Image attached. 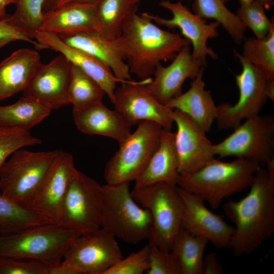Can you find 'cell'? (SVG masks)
<instances>
[{
  "instance_id": "ba28073f",
  "label": "cell",
  "mask_w": 274,
  "mask_h": 274,
  "mask_svg": "<svg viewBox=\"0 0 274 274\" xmlns=\"http://www.w3.org/2000/svg\"><path fill=\"white\" fill-rule=\"evenodd\" d=\"M163 129L152 121L140 122L134 132L119 144L118 150L106 163L104 176L107 184L135 181L157 148Z\"/></svg>"
},
{
  "instance_id": "f1b7e54d",
  "label": "cell",
  "mask_w": 274,
  "mask_h": 274,
  "mask_svg": "<svg viewBox=\"0 0 274 274\" xmlns=\"http://www.w3.org/2000/svg\"><path fill=\"white\" fill-rule=\"evenodd\" d=\"M208 243L181 228L170 249L179 261L181 274H202L203 253Z\"/></svg>"
},
{
  "instance_id": "4fadbf2b",
  "label": "cell",
  "mask_w": 274,
  "mask_h": 274,
  "mask_svg": "<svg viewBox=\"0 0 274 274\" xmlns=\"http://www.w3.org/2000/svg\"><path fill=\"white\" fill-rule=\"evenodd\" d=\"M151 79L121 82L115 91L114 109L131 126L149 121L171 130L173 109L158 101L146 88L145 85Z\"/></svg>"
},
{
  "instance_id": "e0dca14e",
  "label": "cell",
  "mask_w": 274,
  "mask_h": 274,
  "mask_svg": "<svg viewBox=\"0 0 274 274\" xmlns=\"http://www.w3.org/2000/svg\"><path fill=\"white\" fill-rule=\"evenodd\" d=\"M177 187L184 205L182 228L207 239L218 249L230 248L234 227L209 210L200 196Z\"/></svg>"
},
{
  "instance_id": "4316f807",
  "label": "cell",
  "mask_w": 274,
  "mask_h": 274,
  "mask_svg": "<svg viewBox=\"0 0 274 274\" xmlns=\"http://www.w3.org/2000/svg\"><path fill=\"white\" fill-rule=\"evenodd\" d=\"M52 110L39 100L22 95L13 104L0 106V125L29 130L47 117Z\"/></svg>"
},
{
  "instance_id": "7402d4cb",
  "label": "cell",
  "mask_w": 274,
  "mask_h": 274,
  "mask_svg": "<svg viewBox=\"0 0 274 274\" xmlns=\"http://www.w3.org/2000/svg\"><path fill=\"white\" fill-rule=\"evenodd\" d=\"M72 115L77 128L84 134L110 138L120 144L131 132V126L102 102L73 110Z\"/></svg>"
},
{
  "instance_id": "8fae6325",
  "label": "cell",
  "mask_w": 274,
  "mask_h": 274,
  "mask_svg": "<svg viewBox=\"0 0 274 274\" xmlns=\"http://www.w3.org/2000/svg\"><path fill=\"white\" fill-rule=\"evenodd\" d=\"M239 59L242 71L235 76L239 91L237 101L232 105L228 102L217 106L218 129H234L242 121L259 114L266 102V79L262 74L243 56L234 50Z\"/></svg>"
},
{
  "instance_id": "60d3db41",
  "label": "cell",
  "mask_w": 274,
  "mask_h": 274,
  "mask_svg": "<svg viewBox=\"0 0 274 274\" xmlns=\"http://www.w3.org/2000/svg\"><path fill=\"white\" fill-rule=\"evenodd\" d=\"M223 266L217 258L215 253H211L203 258L202 262V274H223Z\"/></svg>"
},
{
  "instance_id": "7a4b0ae2",
  "label": "cell",
  "mask_w": 274,
  "mask_h": 274,
  "mask_svg": "<svg viewBox=\"0 0 274 274\" xmlns=\"http://www.w3.org/2000/svg\"><path fill=\"white\" fill-rule=\"evenodd\" d=\"M130 72L141 80L151 78L161 61L172 60L189 40L160 28L143 13L133 12L116 39Z\"/></svg>"
},
{
  "instance_id": "277c9868",
  "label": "cell",
  "mask_w": 274,
  "mask_h": 274,
  "mask_svg": "<svg viewBox=\"0 0 274 274\" xmlns=\"http://www.w3.org/2000/svg\"><path fill=\"white\" fill-rule=\"evenodd\" d=\"M81 234L56 224H42L0 234V257L41 261L48 266L60 262L73 241Z\"/></svg>"
},
{
  "instance_id": "2e32d148",
  "label": "cell",
  "mask_w": 274,
  "mask_h": 274,
  "mask_svg": "<svg viewBox=\"0 0 274 274\" xmlns=\"http://www.w3.org/2000/svg\"><path fill=\"white\" fill-rule=\"evenodd\" d=\"M172 116L177 126L174 142L179 173H193L215 158L213 144L207 132L188 115L174 109Z\"/></svg>"
},
{
  "instance_id": "9c48e42d",
  "label": "cell",
  "mask_w": 274,
  "mask_h": 274,
  "mask_svg": "<svg viewBox=\"0 0 274 274\" xmlns=\"http://www.w3.org/2000/svg\"><path fill=\"white\" fill-rule=\"evenodd\" d=\"M102 185L78 170L73 176L63 201L60 225L81 234L101 227Z\"/></svg>"
},
{
  "instance_id": "3957f363",
  "label": "cell",
  "mask_w": 274,
  "mask_h": 274,
  "mask_svg": "<svg viewBox=\"0 0 274 274\" xmlns=\"http://www.w3.org/2000/svg\"><path fill=\"white\" fill-rule=\"evenodd\" d=\"M260 166L244 158L224 162L215 157L196 171L181 175L177 186L216 209L224 198L249 187Z\"/></svg>"
},
{
  "instance_id": "74e56055",
  "label": "cell",
  "mask_w": 274,
  "mask_h": 274,
  "mask_svg": "<svg viewBox=\"0 0 274 274\" xmlns=\"http://www.w3.org/2000/svg\"><path fill=\"white\" fill-rule=\"evenodd\" d=\"M149 267L147 274H181L179 261L170 251H163L149 243Z\"/></svg>"
},
{
  "instance_id": "1f68e13d",
  "label": "cell",
  "mask_w": 274,
  "mask_h": 274,
  "mask_svg": "<svg viewBox=\"0 0 274 274\" xmlns=\"http://www.w3.org/2000/svg\"><path fill=\"white\" fill-rule=\"evenodd\" d=\"M241 55L266 80L274 78V24L264 38L246 39Z\"/></svg>"
},
{
  "instance_id": "30bf717a",
  "label": "cell",
  "mask_w": 274,
  "mask_h": 274,
  "mask_svg": "<svg viewBox=\"0 0 274 274\" xmlns=\"http://www.w3.org/2000/svg\"><path fill=\"white\" fill-rule=\"evenodd\" d=\"M274 118L259 114L246 119L221 142L213 144L215 156H235L263 166L273 158Z\"/></svg>"
},
{
  "instance_id": "d4e9b609",
  "label": "cell",
  "mask_w": 274,
  "mask_h": 274,
  "mask_svg": "<svg viewBox=\"0 0 274 274\" xmlns=\"http://www.w3.org/2000/svg\"><path fill=\"white\" fill-rule=\"evenodd\" d=\"M94 29L98 30L95 6L71 3L44 12L40 30L58 35Z\"/></svg>"
},
{
  "instance_id": "9a60e30c",
  "label": "cell",
  "mask_w": 274,
  "mask_h": 274,
  "mask_svg": "<svg viewBox=\"0 0 274 274\" xmlns=\"http://www.w3.org/2000/svg\"><path fill=\"white\" fill-rule=\"evenodd\" d=\"M159 5L169 11L171 18H165L159 15L144 12L143 14L158 26L169 29L179 28L184 38L189 40L192 45V54L196 59L207 63V56L217 58L214 50L207 45L208 41L219 36L218 27L220 25L217 21L207 23L204 19L193 13L182 3H172L168 0L161 1Z\"/></svg>"
},
{
  "instance_id": "d6986e66",
  "label": "cell",
  "mask_w": 274,
  "mask_h": 274,
  "mask_svg": "<svg viewBox=\"0 0 274 274\" xmlns=\"http://www.w3.org/2000/svg\"><path fill=\"white\" fill-rule=\"evenodd\" d=\"M71 62L60 54L37 68L23 95L34 97L52 110L69 105Z\"/></svg>"
},
{
  "instance_id": "8992f818",
  "label": "cell",
  "mask_w": 274,
  "mask_h": 274,
  "mask_svg": "<svg viewBox=\"0 0 274 274\" xmlns=\"http://www.w3.org/2000/svg\"><path fill=\"white\" fill-rule=\"evenodd\" d=\"M56 150L14 152L0 169V191L3 196L28 209L55 157Z\"/></svg>"
},
{
  "instance_id": "c3c4849f",
  "label": "cell",
  "mask_w": 274,
  "mask_h": 274,
  "mask_svg": "<svg viewBox=\"0 0 274 274\" xmlns=\"http://www.w3.org/2000/svg\"><path fill=\"white\" fill-rule=\"evenodd\" d=\"M240 2V4H249L254 0H238Z\"/></svg>"
},
{
  "instance_id": "ac0fdd59",
  "label": "cell",
  "mask_w": 274,
  "mask_h": 274,
  "mask_svg": "<svg viewBox=\"0 0 274 274\" xmlns=\"http://www.w3.org/2000/svg\"><path fill=\"white\" fill-rule=\"evenodd\" d=\"M206 65L207 63L193 57L190 45L186 46L168 65L159 64L153 73L154 78L145 87L158 101L166 105L182 93L185 81L195 79Z\"/></svg>"
},
{
  "instance_id": "5b68a950",
  "label": "cell",
  "mask_w": 274,
  "mask_h": 274,
  "mask_svg": "<svg viewBox=\"0 0 274 274\" xmlns=\"http://www.w3.org/2000/svg\"><path fill=\"white\" fill-rule=\"evenodd\" d=\"M129 183L102 185L101 227L116 238L138 244L151 236L152 218L150 211L133 199Z\"/></svg>"
},
{
  "instance_id": "44dd1931",
  "label": "cell",
  "mask_w": 274,
  "mask_h": 274,
  "mask_svg": "<svg viewBox=\"0 0 274 274\" xmlns=\"http://www.w3.org/2000/svg\"><path fill=\"white\" fill-rule=\"evenodd\" d=\"M35 40L39 45V49H50L59 52L94 79L113 102L117 83L120 82L109 67L95 57L66 45L56 34L39 30Z\"/></svg>"
},
{
  "instance_id": "ffe728a7",
  "label": "cell",
  "mask_w": 274,
  "mask_h": 274,
  "mask_svg": "<svg viewBox=\"0 0 274 274\" xmlns=\"http://www.w3.org/2000/svg\"><path fill=\"white\" fill-rule=\"evenodd\" d=\"M56 35L66 45L107 65L120 83L131 80L129 66L116 40L106 38L96 29Z\"/></svg>"
},
{
  "instance_id": "cb8c5ba5",
  "label": "cell",
  "mask_w": 274,
  "mask_h": 274,
  "mask_svg": "<svg viewBox=\"0 0 274 274\" xmlns=\"http://www.w3.org/2000/svg\"><path fill=\"white\" fill-rule=\"evenodd\" d=\"M174 136V132L163 129L157 148L143 172L134 181V188L160 182L177 186L180 175Z\"/></svg>"
},
{
  "instance_id": "6da1fadb",
  "label": "cell",
  "mask_w": 274,
  "mask_h": 274,
  "mask_svg": "<svg viewBox=\"0 0 274 274\" xmlns=\"http://www.w3.org/2000/svg\"><path fill=\"white\" fill-rule=\"evenodd\" d=\"M244 197L223 206L235 224L230 248L236 256L253 253L274 232V158L259 167Z\"/></svg>"
},
{
  "instance_id": "836d02e7",
  "label": "cell",
  "mask_w": 274,
  "mask_h": 274,
  "mask_svg": "<svg viewBox=\"0 0 274 274\" xmlns=\"http://www.w3.org/2000/svg\"><path fill=\"white\" fill-rule=\"evenodd\" d=\"M45 0H12L16 6L11 15L13 24L32 40L40 30L43 17Z\"/></svg>"
},
{
  "instance_id": "bcb514c9",
  "label": "cell",
  "mask_w": 274,
  "mask_h": 274,
  "mask_svg": "<svg viewBox=\"0 0 274 274\" xmlns=\"http://www.w3.org/2000/svg\"><path fill=\"white\" fill-rule=\"evenodd\" d=\"M264 6L265 9H268L273 6L274 2L272 0H258Z\"/></svg>"
},
{
  "instance_id": "7bdbcfd3",
  "label": "cell",
  "mask_w": 274,
  "mask_h": 274,
  "mask_svg": "<svg viewBox=\"0 0 274 274\" xmlns=\"http://www.w3.org/2000/svg\"><path fill=\"white\" fill-rule=\"evenodd\" d=\"M46 274H82V273L78 269L62 260L54 265L48 266Z\"/></svg>"
},
{
  "instance_id": "5bb4252c",
  "label": "cell",
  "mask_w": 274,
  "mask_h": 274,
  "mask_svg": "<svg viewBox=\"0 0 274 274\" xmlns=\"http://www.w3.org/2000/svg\"><path fill=\"white\" fill-rule=\"evenodd\" d=\"M122 257L116 238L101 227L76 238L64 253L62 260L82 274H104Z\"/></svg>"
},
{
  "instance_id": "b9f144b4",
  "label": "cell",
  "mask_w": 274,
  "mask_h": 274,
  "mask_svg": "<svg viewBox=\"0 0 274 274\" xmlns=\"http://www.w3.org/2000/svg\"><path fill=\"white\" fill-rule=\"evenodd\" d=\"M98 0H45L43 12H49L71 3H83L91 5L96 4Z\"/></svg>"
},
{
  "instance_id": "8d00e7d4",
  "label": "cell",
  "mask_w": 274,
  "mask_h": 274,
  "mask_svg": "<svg viewBox=\"0 0 274 274\" xmlns=\"http://www.w3.org/2000/svg\"><path fill=\"white\" fill-rule=\"evenodd\" d=\"M150 245L149 243L136 252L123 257L104 274H143L149 267Z\"/></svg>"
},
{
  "instance_id": "e575fe53",
  "label": "cell",
  "mask_w": 274,
  "mask_h": 274,
  "mask_svg": "<svg viewBox=\"0 0 274 274\" xmlns=\"http://www.w3.org/2000/svg\"><path fill=\"white\" fill-rule=\"evenodd\" d=\"M265 8L258 0L247 4H241L236 16L244 25L249 28L257 39H263L268 34L274 24L273 19L269 20Z\"/></svg>"
},
{
  "instance_id": "ee69618b",
  "label": "cell",
  "mask_w": 274,
  "mask_h": 274,
  "mask_svg": "<svg viewBox=\"0 0 274 274\" xmlns=\"http://www.w3.org/2000/svg\"><path fill=\"white\" fill-rule=\"evenodd\" d=\"M265 92L267 99L272 101L274 100V78L266 80Z\"/></svg>"
},
{
  "instance_id": "4dcf8cb0",
  "label": "cell",
  "mask_w": 274,
  "mask_h": 274,
  "mask_svg": "<svg viewBox=\"0 0 274 274\" xmlns=\"http://www.w3.org/2000/svg\"><path fill=\"white\" fill-rule=\"evenodd\" d=\"M71 64L68 99L73 110L102 102L106 95L102 87L81 68Z\"/></svg>"
},
{
  "instance_id": "d590c367",
  "label": "cell",
  "mask_w": 274,
  "mask_h": 274,
  "mask_svg": "<svg viewBox=\"0 0 274 274\" xmlns=\"http://www.w3.org/2000/svg\"><path fill=\"white\" fill-rule=\"evenodd\" d=\"M42 141L29 130L0 125V169L16 151L27 146L40 145Z\"/></svg>"
},
{
  "instance_id": "484cf974",
  "label": "cell",
  "mask_w": 274,
  "mask_h": 274,
  "mask_svg": "<svg viewBox=\"0 0 274 274\" xmlns=\"http://www.w3.org/2000/svg\"><path fill=\"white\" fill-rule=\"evenodd\" d=\"M203 72L193 80L187 91L170 99L166 106L185 113L208 132L216 119L217 106L211 92L205 89Z\"/></svg>"
},
{
  "instance_id": "83f0119b",
  "label": "cell",
  "mask_w": 274,
  "mask_h": 274,
  "mask_svg": "<svg viewBox=\"0 0 274 274\" xmlns=\"http://www.w3.org/2000/svg\"><path fill=\"white\" fill-rule=\"evenodd\" d=\"M140 0H98L95 4L98 31L106 38L116 40L126 19L136 10Z\"/></svg>"
},
{
  "instance_id": "7c38bea8",
  "label": "cell",
  "mask_w": 274,
  "mask_h": 274,
  "mask_svg": "<svg viewBox=\"0 0 274 274\" xmlns=\"http://www.w3.org/2000/svg\"><path fill=\"white\" fill-rule=\"evenodd\" d=\"M77 170L71 154L56 150L51 166L29 208L43 224L60 225L63 201Z\"/></svg>"
},
{
  "instance_id": "d6a6232c",
  "label": "cell",
  "mask_w": 274,
  "mask_h": 274,
  "mask_svg": "<svg viewBox=\"0 0 274 274\" xmlns=\"http://www.w3.org/2000/svg\"><path fill=\"white\" fill-rule=\"evenodd\" d=\"M44 224L29 209L0 194V234L9 233Z\"/></svg>"
},
{
  "instance_id": "ab89813d",
  "label": "cell",
  "mask_w": 274,
  "mask_h": 274,
  "mask_svg": "<svg viewBox=\"0 0 274 274\" xmlns=\"http://www.w3.org/2000/svg\"><path fill=\"white\" fill-rule=\"evenodd\" d=\"M10 38L16 40H21L31 43L38 49L39 45L37 42L28 38L12 22L11 15L7 14L0 19V40Z\"/></svg>"
},
{
  "instance_id": "603a6c76",
  "label": "cell",
  "mask_w": 274,
  "mask_h": 274,
  "mask_svg": "<svg viewBox=\"0 0 274 274\" xmlns=\"http://www.w3.org/2000/svg\"><path fill=\"white\" fill-rule=\"evenodd\" d=\"M39 53L28 48L19 49L0 62V100L27 87L41 64Z\"/></svg>"
},
{
  "instance_id": "7dc6e473",
  "label": "cell",
  "mask_w": 274,
  "mask_h": 274,
  "mask_svg": "<svg viewBox=\"0 0 274 274\" xmlns=\"http://www.w3.org/2000/svg\"><path fill=\"white\" fill-rule=\"evenodd\" d=\"M15 41L14 40L10 38H4L0 40V49L8 44Z\"/></svg>"
},
{
  "instance_id": "f6af8a7d",
  "label": "cell",
  "mask_w": 274,
  "mask_h": 274,
  "mask_svg": "<svg viewBox=\"0 0 274 274\" xmlns=\"http://www.w3.org/2000/svg\"><path fill=\"white\" fill-rule=\"evenodd\" d=\"M11 4H12V0H0V19L7 14L6 8Z\"/></svg>"
},
{
  "instance_id": "52a82bcc",
  "label": "cell",
  "mask_w": 274,
  "mask_h": 274,
  "mask_svg": "<svg viewBox=\"0 0 274 274\" xmlns=\"http://www.w3.org/2000/svg\"><path fill=\"white\" fill-rule=\"evenodd\" d=\"M131 193L135 201L151 213L153 223L149 243L162 250L170 251L182 228L184 213L177 186L160 182L134 188Z\"/></svg>"
},
{
  "instance_id": "f546056e",
  "label": "cell",
  "mask_w": 274,
  "mask_h": 274,
  "mask_svg": "<svg viewBox=\"0 0 274 274\" xmlns=\"http://www.w3.org/2000/svg\"><path fill=\"white\" fill-rule=\"evenodd\" d=\"M226 0H194L192 8L194 13L200 17L219 22L234 42L240 44L245 39L247 27L226 7Z\"/></svg>"
},
{
  "instance_id": "f35d334b",
  "label": "cell",
  "mask_w": 274,
  "mask_h": 274,
  "mask_svg": "<svg viewBox=\"0 0 274 274\" xmlns=\"http://www.w3.org/2000/svg\"><path fill=\"white\" fill-rule=\"evenodd\" d=\"M47 267L40 261L0 257V274H46Z\"/></svg>"
}]
</instances>
